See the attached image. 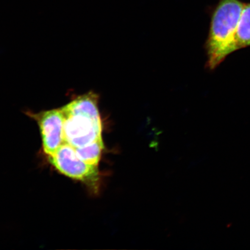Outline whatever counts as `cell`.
Returning a JSON list of instances; mask_svg holds the SVG:
<instances>
[{
	"label": "cell",
	"mask_w": 250,
	"mask_h": 250,
	"mask_svg": "<svg viewBox=\"0 0 250 250\" xmlns=\"http://www.w3.org/2000/svg\"><path fill=\"white\" fill-rule=\"evenodd\" d=\"M48 158L49 163L62 174L81 181L93 192L98 191L100 179L98 166L83 161L78 157L73 146L64 143L54 155Z\"/></svg>",
	"instance_id": "obj_3"
},
{
	"label": "cell",
	"mask_w": 250,
	"mask_h": 250,
	"mask_svg": "<svg viewBox=\"0 0 250 250\" xmlns=\"http://www.w3.org/2000/svg\"><path fill=\"white\" fill-rule=\"evenodd\" d=\"M99 99L98 94L90 91L61 107L64 115V143L76 148L102 140Z\"/></svg>",
	"instance_id": "obj_1"
},
{
	"label": "cell",
	"mask_w": 250,
	"mask_h": 250,
	"mask_svg": "<svg viewBox=\"0 0 250 250\" xmlns=\"http://www.w3.org/2000/svg\"><path fill=\"white\" fill-rule=\"evenodd\" d=\"M237 50L250 46V2L245 4L236 34Z\"/></svg>",
	"instance_id": "obj_5"
},
{
	"label": "cell",
	"mask_w": 250,
	"mask_h": 250,
	"mask_svg": "<svg viewBox=\"0 0 250 250\" xmlns=\"http://www.w3.org/2000/svg\"><path fill=\"white\" fill-rule=\"evenodd\" d=\"M103 149V140L75 148L78 157L87 164L95 166H98L101 160Z\"/></svg>",
	"instance_id": "obj_6"
},
{
	"label": "cell",
	"mask_w": 250,
	"mask_h": 250,
	"mask_svg": "<svg viewBox=\"0 0 250 250\" xmlns=\"http://www.w3.org/2000/svg\"><path fill=\"white\" fill-rule=\"evenodd\" d=\"M244 5L240 0H219L212 14L206 43L209 70H214L228 56L237 51L236 34Z\"/></svg>",
	"instance_id": "obj_2"
},
{
	"label": "cell",
	"mask_w": 250,
	"mask_h": 250,
	"mask_svg": "<svg viewBox=\"0 0 250 250\" xmlns=\"http://www.w3.org/2000/svg\"><path fill=\"white\" fill-rule=\"evenodd\" d=\"M26 114L39 125L45 154L54 155L64 143V115L61 107L37 113L27 111Z\"/></svg>",
	"instance_id": "obj_4"
}]
</instances>
